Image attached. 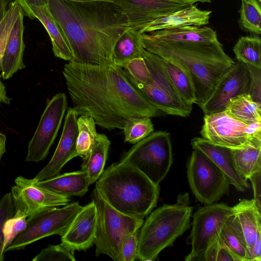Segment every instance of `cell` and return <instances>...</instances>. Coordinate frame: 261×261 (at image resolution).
<instances>
[{
	"label": "cell",
	"mask_w": 261,
	"mask_h": 261,
	"mask_svg": "<svg viewBox=\"0 0 261 261\" xmlns=\"http://www.w3.org/2000/svg\"><path fill=\"white\" fill-rule=\"evenodd\" d=\"M63 74L76 115L92 117L107 129H123L130 117L165 115L150 104L114 63L91 65L69 62Z\"/></svg>",
	"instance_id": "cell-1"
},
{
	"label": "cell",
	"mask_w": 261,
	"mask_h": 261,
	"mask_svg": "<svg viewBox=\"0 0 261 261\" xmlns=\"http://www.w3.org/2000/svg\"><path fill=\"white\" fill-rule=\"evenodd\" d=\"M51 14L61 26L73 56L72 62L113 64L114 46L130 28L122 9L111 1L48 0Z\"/></svg>",
	"instance_id": "cell-2"
},
{
	"label": "cell",
	"mask_w": 261,
	"mask_h": 261,
	"mask_svg": "<svg viewBox=\"0 0 261 261\" xmlns=\"http://www.w3.org/2000/svg\"><path fill=\"white\" fill-rule=\"evenodd\" d=\"M142 37L145 49L179 65L189 74L195 90V104L199 107L234 63L219 41L211 43H172Z\"/></svg>",
	"instance_id": "cell-3"
},
{
	"label": "cell",
	"mask_w": 261,
	"mask_h": 261,
	"mask_svg": "<svg viewBox=\"0 0 261 261\" xmlns=\"http://www.w3.org/2000/svg\"><path fill=\"white\" fill-rule=\"evenodd\" d=\"M95 188L114 208L124 215L144 218L155 207L160 186L133 166L114 163L103 170Z\"/></svg>",
	"instance_id": "cell-4"
},
{
	"label": "cell",
	"mask_w": 261,
	"mask_h": 261,
	"mask_svg": "<svg viewBox=\"0 0 261 261\" xmlns=\"http://www.w3.org/2000/svg\"><path fill=\"white\" fill-rule=\"evenodd\" d=\"M192 207L177 201L165 204L154 210L142 225L138 235L136 259L155 260L165 248L190 227Z\"/></svg>",
	"instance_id": "cell-5"
},
{
	"label": "cell",
	"mask_w": 261,
	"mask_h": 261,
	"mask_svg": "<svg viewBox=\"0 0 261 261\" xmlns=\"http://www.w3.org/2000/svg\"><path fill=\"white\" fill-rule=\"evenodd\" d=\"M91 199L97 210L94 244L95 256L105 254L115 261H121V250L125 238L139 230L144 218L130 217L116 210L101 196L95 187Z\"/></svg>",
	"instance_id": "cell-6"
},
{
	"label": "cell",
	"mask_w": 261,
	"mask_h": 261,
	"mask_svg": "<svg viewBox=\"0 0 261 261\" xmlns=\"http://www.w3.org/2000/svg\"><path fill=\"white\" fill-rule=\"evenodd\" d=\"M152 82L143 84L129 81L152 106L165 115L189 116L193 105L186 103L172 84L164 63V59L144 49L142 54Z\"/></svg>",
	"instance_id": "cell-7"
},
{
	"label": "cell",
	"mask_w": 261,
	"mask_h": 261,
	"mask_svg": "<svg viewBox=\"0 0 261 261\" xmlns=\"http://www.w3.org/2000/svg\"><path fill=\"white\" fill-rule=\"evenodd\" d=\"M120 162L133 166L159 185L173 163L170 134L165 131L152 133L124 153Z\"/></svg>",
	"instance_id": "cell-8"
},
{
	"label": "cell",
	"mask_w": 261,
	"mask_h": 261,
	"mask_svg": "<svg viewBox=\"0 0 261 261\" xmlns=\"http://www.w3.org/2000/svg\"><path fill=\"white\" fill-rule=\"evenodd\" d=\"M200 134L215 144L241 149L261 144V122H244L222 111L204 115Z\"/></svg>",
	"instance_id": "cell-9"
},
{
	"label": "cell",
	"mask_w": 261,
	"mask_h": 261,
	"mask_svg": "<svg viewBox=\"0 0 261 261\" xmlns=\"http://www.w3.org/2000/svg\"><path fill=\"white\" fill-rule=\"evenodd\" d=\"M82 207L77 201L62 208L44 209L28 217L26 228L15 238L5 253L24 249L30 244L51 235L62 237Z\"/></svg>",
	"instance_id": "cell-10"
},
{
	"label": "cell",
	"mask_w": 261,
	"mask_h": 261,
	"mask_svg": "<svg viewBox=\"0 0 261 261\" xmlns=\"http://www.w3.org/2000/svg\"><path fill=\"white\" fill-rule=\"evenodd\" d=\"M191 191L201 203L208 205L228 194L230 184L222 170L204 153L193 149L187 162Z\"/></svg>",
	"instance_id": "cell-11"
},
{
	"label": "cell",
	"mask_w": 261,
	"mask_h": 261,
	"mask_svg": "<svg viewBox=\"0 0 261 261\" xmlns=\"http://www.w3.org/2000/svg\"><path fill=\"white\" fill-rule=\"evenodd\" d=\"M233 213L226 204L213 203L197 210L193 215L190 238L191 250L185 260H198L207 247L219 236L227 218Z\"/></svg>",
	"instance_id": "cell-12"
},
{
	"label": "cell",
	"mask_w": 261,
	"mask_h": 261,
	"mask_svg": "<svg viewBox=\"0 0 261 261\" xmlns=\"http://www.w3.org/2000/svg\"><path fill=\"white\" fill-rule=\"evenodd\" d=\"M68 103L66 95L58 93L48 101L28 147L25 162L38 163L47 155L57 137Z\"/></svg>",
	"instance_id": "cell-13"
},
{
	"label": "cell",
	"mask_w": 261,
	"mask_h": 261,
	"mask_svg": "<svg viewBox=\"0 0 261 261\" xmlns=\"http://www.w3.org/2000/svg\"><path fill=\"white\" fill-rule=\"evenodd\" d=\"M15 212L27 217L53 207L65 205L71 200L37 185L33 179L18 176L11 188Z\"/></svg>",
	"instance_id": "cell-14"
},
{
	"label": "cell",
	"mask_w": 261,
	"mask_h": 261,
	"mask_svg": "<svg viewBox=\"0 0 261 261\" xmlns=\"http://www.w3.org/2000/svg\"><path fill=\"white\" fill-rule=\"evenodd\" d=\"M250 86V73L248 66L236 60L221 76L210 96L200 108L204 115L224 111L231 98L249 93Z\"/></svg>",
	"instance_id": "cell-15"
},
{
	"label": "cell",
	"mask_w": 261,
	"mask_h": 261,
	"mask_svg": "<svg viewBox=\"0 0 261 261\" xmlns=\"http://www.w3.org/2000/svg\"><path fill=\"white\" fill-rule=\"evenodd\" d=\"M122 10L130 28L141 30L159 17L188 5L174 0H112Z\"/></svg>",
	"instance_id": "cell-16"
},
{
	"label": "cell",
	"mask_w": 261,
	"mask_h": 261,
	"mask_svg": "<svg viewBox=\"0 0 261 261\" xmlns=\"http://www.w3.org/2000/svg\"><path fill=\"white\" fill-rule=\"evenodd\" d=\"M77 116L73 108L68 109L62 135L54 154L48 163L34 178L35 180L40 181L60 174L64 165L78 156L76 151Z\"/></svg>",
	"instance_id": "cell-17"
},
{
	"label": "cell",
	"mask_w": 261,
	"mask_h": 261,
	"mask_svg": "<svg viewBox=\"0 0 261 261\" xmlns=\"http://www.w3.org/2000/svg\"><path fill=\"white\" fill-rule=\"evenodd\" d=\"M97 222V210L91 201L78 212L61 237V243L73 251L86 250L94 244Z\"/></svg>",
	"instance_id": "cell-18"
},
{
	"label": "cell",
	"mask_w": 261,
	"mask_h": 261,
	"mask_svg": "<svg viewBox=\"0 0 261 261\" xmlns=\"http://www.w3.org/2000/svg\"><path fill=\"white\" fill-rule=\"evenodd\" d=\"M191 144L193 149H198L208 156L238 191L245 192L250 188L248 179L242 176L236 167L232 149L215 144L202 137L194 138Z\"/></svg>",
	"instance_id": "cell-19"
},
{
	"label": "cell",
	"mask_w": 261,
	"mask_h": 261,
	"mask_svg": "<svg viewBox=\"0 0 261 261\" xmlns=\"http://www.w3.org/2000/svg\"><path fill=\"white\" fill-rule=\"evenodd\" d=\"M212 12L200 10L196 5L188 6L158 17L140 31L146 33L185 26H204L209 23Z\"/></svg>",
	"instance_id": "cell-20"
},
{
	"label": "cell",
	"mask_w": 261,
	"mask_h": 261,
	"mask_svg": "<svg viewBox=\"0 0 261 261\" xmlns=\"http://www.w3.org/2000/svg\"><path fill=\"white\" fill-rule=\"evenodd\" d=\"M143 36L151 40L172 43H211L218 41L216 32L207 27L185 26L153 31Z\"/></svg>",
	"instance_id": "cell-21"
},
{
	"label": "cell",
	"mask_w": 261,
	"mask_h": 261,
	"mask_svg": "<svg viewBox=\"0 0 261 261\" xmlns=\"http://www.w3.org/2000/svg\"><path fill=\"white\" fill-rule=\"evenodd\" d=\"M31 18H37L47 31L52 44L53 50L56 57L72 62V53L61 26L50 12L48 4L44 6H30Z\"/></svg>",
	"instance_id": "cell-22"
},
{
	"label": "cell",
	"mask_w": 261,
	"mask_h": 261,
	"mask_svg": "<svg viewBox=\"0 0 261 261\" xmlns=\"http://www.w3.org/2000/svg\"><path fill=\"white\" fill-rule=\"evenodd\" d=\"M23 12L18 18L10 35L2 61V76L8 80L19 70L25 68L23 61L25 48L23 41Z\"/></svg>",
	"instance_id": "cell-23"
},
{
	"label": "cell",
	"mask_w": 261,
	"mask_h": 261,
	"mask_svg": "<svg viewBox=\"0 0 261 261\" xmlns=\"http://www.w3.org/2000/svg\"><path fill=\"white\" fill-rule=\"evenodd\" d=\"M33 179L37 185L68 197L82 196L87 192L90 185L88 174L82 169L40 181Z\"/></svg>",
	"instance_id": "cell-24"
},
{
	"label": "cell",
	"mask_w": 261,
	"mask_h": 261,
	"mask_svg": "<svg viewBox=\"0 0 261 261\" xmlns=\"http://www.w3.org/2000/svg\"><path fill=\"white\" fill-rule=\"evenodd\" d=\"M232 208L249 253L261 232V211L253 199H243Z\"/></svg>",
	"instance_id": "cell-25"
},
{
	"label": "cell",
	"mask_w": 261,
	"mask_h": 261,
	"mask_svg": "<svg viewBox=\"0 0 261 261\" xmlns=\"http://www.w3.org/2000/svg\"><path fill=\"white\" fill-rule=\"evenodd\" d=\"M142 34L140 30L129 28L120 36L113 49V60L115 64L121 67L133 59L142 57L145 49Z\"/></svg>",
	"instance_id": "cell-26"
},
{
	"label": "cell",
	"mask_w": 261,
	"mask_h": 261,
	"mask_svg": "<svg viewBox=\"0 0 261 261\" xmlns=\"http://www.w3.org/2000/svg\"><path fill=\"white\" fill-rule=\"evenodd\" d=\"M110 144L105 134H97L93 147L83 159L81 169L87 172L90 185L96 182L103 171Z\"/></svg>",
	"instance_id": "cell-27"
},
{
	"label": "cell",
	"mask_w": 261,
	"mask_h": 261,
	"mask_svg": "<svg viewBox=\"0 0 261 261\" xmlns=\"http://www.w3.org/2000/svg\"><path fill=\"white\" fill-rule=\"evenodd\" d=\"M225 112L229 116L246 123L261 122L260 104L249 93L238 95L227 102Z\"/></svg>",
	"instance_id": "cell-28"
},
{
	"label": "cell",
	"mask_w": 261,
	"mask_h": 261,
	"mask_svg": "<svg viewBox=\"0 0 261 261\" xmlns=\"http://www.w3.org/2000/svg\"><path fill=\"white\" fill-rule=\"evenodd\" d=\"M220 234L225 243L240 261H251L244 237L233 213L224 224Z\"/></svg>",
	"instance_id": "cell-29"
},
{
	"label": "cell",
	"mask_w": 261,
	"mask_h": 261,
	"mask_svg": "<svg viewBox=\"0 0 261 261\" xmlns=\"http://www.w3.org/2000/svg\"><path fill=\"white\" fill-rule=\"evenodd\" d=\"M163 59L169 76L180 97L189 105L195 104V90L190 76L179 65Z\"/></svg>",
	"instance_id": "cell-30"
},
{
	"label": "cell",
	"mask_w": 261,
	"mask_h": 261,
	"mask_svg": "<svg viewBox=\"0 0 261 261\" xmlns=\"http://www.w3.org/2000/svg\"><path fill=\"white\" fill-rule=\"evenodd\" d=\"M236 167L240 174L248 179L261 171V144L232 150Z\"/></svg>",
	"instance_id": "cell-31"
},
{
	"label": "cell",
	"mask_w": 261,
	"mask_h": 261,
	"mask_svg": "<svg viewBox=\"0 0 261 261\" xmlns=\"http://www.w3.org/2000/svg\"><path fill=\"white\" fill-rule=\"evenodd\" d=\"M236 60L261 69V39L258 36L241 37L233 47Z\"/></svg>",
	"instance_id": "cell-32"
},
{
	"label": "cell",
	"mask_w": 261,
	"mask_h": 261,
	"mask_svg": "<svg viewBox=\"0 0 261 261\" xmlns=\"http://www.w3.org/2000/svg\"><path fill=\"white\" fill-rule=\"evenodd\" d=\"M93 118L87 115H81L77 119V137L76 151L78 156L85 158L93 147L97 135Z\"/></svg>",
	"instance_id": "cell-33"
},
{
	"label": "cell",
	"mask_w": 261,
	"mask_h": 261,
	"mask_svg": "<svg viewBox=\"0 0 261 261\" xmlns=\"http://www.w3.org/2000/svg\"><path fill=\"white\" fill-rule=\"evenodd\" d=\"M124 142L135 144L154 131L150 118L130 117L127 119L123 128Z\"/></svg>",
	"instance_id": "cell-34"
},
{
	"label": "cell",
	"mask_w": 261,
	"mask_h": 261,
	"mask_svg": "<svg viewBox=\"0 0 261 261\" xmlns=\"http://www.w3.org/2000/svg\"><path fill=\"white\" fill-rule=\"evenodd\" d=\"M240 14L242 26L252 33L260 35V3L257 0H242Z\"/></svg>",
	"instance_id": "cell-35"
},
{
	"label": "cell",
	"mask_w": 261,
	"mask_h": 261,
	"mask_svg": "<svg viewBox=\"0 0 261 261\" xmlns=\"http://www.w3.org/2000/svg\"><path fill=\"white\" fill-rule=\"evenodd\" d=\"M22 12L20 5L15 0L9 6L0 22V75H2V61L7 41L15 22Z\"/></svg>",
	"instance_id": "cell-36"
},
{
	"label": "cell",
	"mask_w": 261,
	"mask_h": 261,
	"mask_svg": "<svg viewBox=\"0 0 261 261\" xmlns=\"http://www.w3.org/2000/svg\"><path fill=\"white\" fill-rule=\"evenodd\" d=\"M125 75L129 81L143 84H150L152 80L142 57L133 59L122 64Z\"/></svg>",
	"instance_id": "cell-37"
},
{
	"label": "cell",
	"mask_w": 261,
	"mask_h": 261,
	"mask_svg": "<svg viewBox=\"0 0 261 261\" xmlns=\"http://www.w3.org/2000/svg\"><path fill=\"white\" fill-rule=\"evenodd\" d=\"M74 251L61 243L43 249L32 261H75Z\"/></svg>",
	"instance_id": "cell-38"
},
{
	"label": "cell",
	"mask_w": 261,
	"mask_h": 261,
	"mask_svg": "<svg viewBox=\"0 0 261 261\" xmlns=\"http://www.w3.org/2000/svg\"><path fill=\"white\" fill-rule=\"evenodd\" d=\"M27 218V216L15 212L13 217L5 222L3 228L4 251L15 238L26 228Z\"/></svg>",
	"instance_id": "cell-39"
},
{
	"label": "cell",
	"mask_w": 261,
	"mask_h": 261,
	"mask_svg": "<svg viewBox=\"0 0 261 261\" xmlns=\"http://www.w3.org/2000/svg\"><path fill=\"white\" fill-rule=\"evenodd\" d=\"M15 214V207L11 193H8L0 200V261L4 258V236L3 228L5 222L13 217Z\"/></svg>",
	"instance_id": "cell-40"
},
{
	"label": "cell",
	"mask_w": 261,
	"mask_h": 261,
	"mask_svg": "<svg viewBox=\"0 0 261 261\" xmlns=\"http://www.w3.org/2000/svg\"><path fill=\"white\" fill-rule=\"evenodd\" d=\"M139 230L131 232L124 239L121 250V261L136 259Z\"/></svg>",
	"instance_id": "cell-41"
},
{
	"label": "cell",
	"mask_w": 261,
	"mask_h": 261,
	"mask_svg": "<svg viewBox=\"0 0 261 261\" xmlns=\"http://www.w3.org/2000/svg\"><path fill=\"white\" fill-rule=\"evenodd\" d=\"M250 73V86L249 94L260 104V69L247 65Z\"/></svg>",
	"instance_id": "cell-42"
},
{
	"label": "cell",
	"mask_w": 261,
	"mask_h": 261,
	"mask_svg": "<svg viewBox=\"0 0 261 261\" xmlns=\"http://www.w3.org/2000/svg\"><path fill=\"white\" fill-rule=\"evenodd\" d=\"M216 261H240L225 243L220 233L218 238Z\"/></svg>",
	"instance_id": "cell-43"
},
{
	"label": "cell",
	"mask_w": 261,
	"mask_h": 261,
	"mask_svg": "<svg viewBox=\"0 0 261 261\" xmlns=\"http://www.w3.org/2000/svg\"><path fill=\"white\" fill-rule=\"evenodd\" d=\"M249 179L252 184L253 193L254 198L256 205L259 210L261 211V202H260V185H261V171H259L250 177Z\"/></svg>",
	"instance_id": "cell-44"
},
{
	"label": "cell",
	"mask_w": 261,
	"mask_h": 261,
	"mask_svg": "<svg viewBox=\"0 0 261 261\" xmlns=\"http://www.w3.org/2000/svg\"><path fill=\"white\" fill-rule=\"evenodd\" d=\"M20 5L23 12L25 15L31 18V13L29 9L30 6H44L48 4V0H15Z\"/></svg>",
	"instance_id": "cell-45"
},
{
	"label": "cell",
	"mask_w": 261,
	"mask_h": 261,
	"mask_svg": "<svg viewBox=\"0 0 261 261\" xmlns=\"http://www.w3.org/2000/svg\"><path fill=\"white\" fill-rule=\"evenodd\" d=\"M251 261L261 260V232L258 233L254 244L249 252Z\"/></svg>",
	"instance_id": "cell-46"
},
{
	"label": "cell",
	"mask_w": 261,
	"mask_h": 261,
	"mask_svg": "<svg viewBox=\"0 0 261 261\" xmlns=\"http://www.w3.org/2000/svg\"><path fill=\"white\" fill-rule=\"evenodd\" d=\"M1 76L2 75H0V105L1 103L9 105L10 103L11 98L7 95L5 86L1 80Z\"/></svg>",
	"instance_id": "cell-47"
},
{
	"label": "cell",
	"mask_w": 261,
	"mask_h": 261,
	"mask_svg": "<svg viewBox=\"0 0 261 261\" xmlns=\"http://www.w3.org/2000/svg\"><path fill=\"white\" fill-rule=\"evenodd\" d=\"M8 3V0H0V22L4 18L8 10L7 9Z\"/></svg>",
	"instance_id": "cell-48"
},
{
	"label": "cell",
	"mask_w": 261,
	"mask_h": 261,
	"mask_svg": "<svg viewBox=\"0 0 261 261\" xmlns=\"http://www.w3.org/2000/svg\"><path fill=\"white\" fill-rule=\"evenodd\" d=\"M6 136L0 132V161L4 153L6 152Z\"/></svg>",
	"instance_id": "cell-49"
},
{
	"label": "cell",
	"mask_w": 261,
	"mask_h": 261,
	"mask_svg": "<svg viewBox=\"0 0 261 261\" xmlns=\"http://www.w3.org/2000/svg\"><path fill=\"white\" fill-rule=\"evenodd\" d=\"M180 2L188 6L192 5L197 2L211 3L212 0H174Z\"/></svg>",
	"instance_id": "cell-50"
},
{
	"label": "cell",
	"mask_w": 261,
	"mask_h": 261,
	"mask_svg": "<svg viewBox=\"0 0 261 261\" xmlns=\"http://www.w3.org/2000/svg\"><path fill=\"white\" fill-rule=\"evenodd\" d=\"M73 2L111 1L112 0H69Z\"/></svg>",
	"instance_id": "cell-51"
},
{
	"label": "cell",
	"mask_w": 261,
	"mask_h": 261,
	"mask_svg": "<svg viewBox=\"0 0 261 261\" xmlns=\"http://www.w3.org/2000/svg\"><path fill=\"white\" fill-rule=\"evenodd\" d=\"M259 3L261 2V0H257Z\"/></svg>",
	"instance_id": "cell-52"
}]
</instances>
